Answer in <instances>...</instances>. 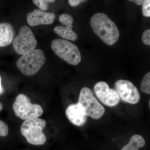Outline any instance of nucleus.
<instances>
[{"label":"nucleus","instance_id":"9d476101","mask_svg":"<svg viewBox=\"0 0 150 150\" xmlns=\"http://www.w3.org/2000/svg\"><path fill=\"white\" fill-rule=\"evenodd\" d=\"M56 16L53 12H46L40 9L34 10L27 16V22L31 26L50 25L54 22Z\"/></svg>","mask_w":150,"mask_h":150},{"label":"nucleus","instance_id":"f8f14e48","mask_svg":"<svg viewBox=\"0 0 150 150\" xmlns=\"http://www.w3.org/2000/svg\"><path fill=\"white\" fill-rule=\"evenodd\" d=\"M14 35V29L10 23H0V47L10 45L13 41Z\"/></svg>","mask_w":150,"mask_h":150},{"label":"nucleus","instance_id":"5701e85b","mask_svg":"<svg viewBox=\"0 0 150 150\" xmlns=\"http://www.w3.org/2000/svg\"><path fill=\"white\" fill-rule=\"evenodd\" d=\"M4 92V89L3 87L1 84V77L0 76V95L2 94Z\"/></svg>","mask_w":150,"mask_h":150},{"label":"nucleus","instance_id":"0eeeda50","mask_svg":"<svg viewBox=\"0 0 150 150\" xmlns=\"http://www.w3.org/2000/svg\"><path fill=\"white\" fill-rule=\"evenodd\" d=\"M36 38L29 27L23 25L21 28L18 35L15 38L13 47L17 54L22 55L28 51L34 50L37 46Z\"/></svg>","mask_w":150,"mask_h":150},{"label":"nucleus","instance_id":"6e6552de","mask_svg":"<svg viewBox=\"0 0 150 150\" xmlns=\"http://www.w3.org/2000/svg\"><path fill=\"white\" fill-rule=\"evenodd\" d=\"M115 87L120 99L124 102L136 104L139 101L141 98L139 92L130 81L119 80L115 82Z\"/></svg>","mask_w":150,"mask_h":150},{"label":"nucleus","instance_id":"ddd939ff","mask_svg":"<svg viewBox=\"0 0 150 150\" xmlns=\"http://www.w3.org/2000/svg\"><path fill=\"white\" fill-rule=\"evenodd\" d=\"M73 25L57 26L54 28V31L56 34L65 40L75 41L78 39V35L73 31Z\"/></svg>","mask_w":150,"mask_h":150},{"label":"nucleus","instance_id":"7ed1b4c3","mask_svg":"<svg viewBox=\"0 0 150 150\" xmlns=\"http://www.w3.org/2000/svg\"><path fill=\"white\" fill-rule=\"evenodd\" d=\"M46 125V121L41 118L25 120L22 124L21 132L29 144L34 145H43L47 140L43 131Z\"/></svg>","mask_w":150,"mask_h":150},{"label":"nucleus","instance_id":"393cba45","mask_svg":"<svg viewBox=\"0 0 150 150\" xmlns=\"http://www.w3.org/2000/svg\"><path fill=\"white\" fill-rule=\"evenodd\" d=\"M149 107H150V100L149 101Z\"/></svg>","mask_w":150,"mask_h":150},{"label":"nucleus","instance_id":"2eb2a0df","mask_svg":"<svg viewBox=\"0 0 150 150\" xmlns=\"http://www.w3.org/2000/svg\"><path fill=\"white\" fill-rule=\"evenodd\" d=\"M142 92L147 94H150V73H148L143 78L141 84Z\"/></svg>","mask_w":150,"mask_h":150},{"label":"nucleus","instance_id":"1a4fd4ad","mask_svg":"<svg viewBox=\"0 0 150 150\" xmlns=\"http://www.w3.org/2000/svg\"><path fill=\"white\" fill-rule=\"evenodd\" d=\"M94 91L98 99L108 107H114L120 102L118 93L115 90L110 88L105 82L100 81L96 84Z\"/></svg>","mask_w":150,"mask_h":150},{"label":"nucleus","instance_id":"f257e3e1","mask_svg":"<svg viewBox=\"0 0 150 150\" xmlns=\"http://www.w3.org/2000/svg\"><path fill=\"white\" fill-rule=\"evenodd\" d=\"M90 23L94 32L105 44L112 46L118 41L120 36L118 28L105 14H95L91 19Z\"/></svg>","mask_w":150,"mask_h":150},{"label":"nucleus","instance_id":"20e7f679","mask_svg":"<svg viewBox=\"0 0 150 150\" xmlns=\"http://www.w3.org/2000/svg\"><path fill=\"white\" fill-rule=\"evenodd\" d=\"M78 104L83 110L86 116L94 119H99L105 112L104 107L94 96L93 92L88 88L81 89Z\"/></svg>","mask_w":150,"mask_h":150},{"label":"nucleus","instance_id":"aec40b11","mask_svg":"<svg viewBox=\"0 0 150 150\" xmlns=\"http://www.w3.org/2000/svg\"><path fill=\"white\" fill-rule=\"evenodd\" d=\"M142 40L143 43L145 45H150V29L145 30L142 35Z\"/></svg>","mask_w":150,"mask_h":150},{"label":"nucleus","instance_id":"dca6fc26","mask_svg":"<svg viewBox=\"0 0 150 150\" xmlns=\"http://www.w3.org/2000/svg\"><path fill=\"white\" fill-rule=\"evenodd\" d=\"M33 4L40 9V10L46 11L48 8V4L55 2L54 0H33L32 1Z\"/></svg>","mask_w":150,"mask_h":150},{"label":"nucleus","instance_id":"412c9836","mask_svg":"<svg viewBox=\"0 0 150 150\" xmlns=\"http://www.w3.org/2000/svg\"><path fill=\"white\" fill-rule=\"evenodd\" d=\"M85 1L82 0H69L68 1L70 5L72 7H76L80 4L81 3L85 2Z\"/></svg>","mask_w":150,"mask_h":150},{"label":"nucleus","instance_id":"b1692460","mask_svg":"<svg viewBox=\"0 0 150 150\" xmlns=\"http://www.w3.org/2000/svg\"><path fill=\"white\" fill-rule=\"evenodd\" d=\"M3 109V105H2V104L1 103V102H0V112H1V111Z\"/></svg>","mask_w":150,"mask_h":150},{"label":"nucleus","instance_id":"39448f33","mask_svg":"<svg viewBox=\"0 0 150 150\" xmlns=\"http://www.w3.org/2000/svg\"><path fill=\"white\" fill-rule=\"evenodd\" d=\"M13 109L16 116L24 121L38 118L43 113L41 105L31 103L29 98L23 94L17 96Z\"/></svg>","mask_w":150,"mask_h":150},{"label":"nucleus","instance_id":"6ab92c4d","mask_svg":"<svg viewBox=\"0 0 150 150\" xmlns=\"http://www.w3.org/2000/svg\"><path fill=\"white\" fill-rule=\"evenodd\" d=\"M8 128L4 122L0 120V137H5L8 134Z\"/></svg>","mask_w":150,"mask_h":150},{"label":"nucleus","instance_id":"4468645a","mask_svg":"<svg viewBox=\"0 0 150 150\" xmlns=\"http://www.w3.org/2000/svg\"><path fill=\"white\" fill-rule=\"evenodd\" d=\"M146 142L142 136L136 134L132 136L127 144L122 148L121 150H139L140 148L143 147Z\"/></svg>","mask_w":150,"mask_h":150},{"label":"nucleus","instance_id":"f03ea898","mask_svg":"<svg viewBox=\"0 0 150 150\" xmlns=\"http://www.w3.org/2000/svg\"><path fill=\"white\" fill-rule=\"evenodd\" d=\"M46 61V56L43 51L35 49L22 55L18 60L16 66L23 74L32 76L39 71Z\"/></svg>","mask_w":150,"mask_h":150},{"label":"nucleus","instance_id":"423d86ee","mask_svg":"<svg viewBox=\"0 0 150 150\" xmlns=\"http://www.w3.org/2000/svg\"><path fill=\"white\" fill-rule=\"evenodd\" d=\"M51 47L57 56L70 64L76 66L81 61L79 48L68 40L64 39H55L51 42Z\"/></svg>","mask_w":150,"mask_h":150},{"label":"nucleus","instance_id":"9b49d317","mask_svg":"<svg viewBox=\"0 0 150 150\" xmlns=\"http://www.w3.org/2000/svg\"><path fill=\"white\" fill-rule=\"evenodd\" d=\"M66 114L70 122L75 126H83L86 122L87 116L78 103L69 105L66 109Z\"/></svg>","mask_w":150,"mask_h":150},{"label":"nucleus","instance_id":"a211bd4d","mask_svg":"<svg viewBox=\"0 0 150 150\" xmlns=\"http://www.w3.org/2000/svg\"><path fill=\"white\" fill-rule=\"evenodd\" d=\"M150 1L146 0L142 4V13L143 15L146 17L150 16Z\"/></svg>","mask_w":150,"mask_h":150},{"label":"nucleus","instance_id":"4be33fe9","mask_svg":"<svg viewBox=\"0 0 150 150\" xmlns=\"http://www.w3.org/2000/svg\"><path fill=\"white\" fill-rule=\"evenodd\" d=\"M129 1L135 3L136 4L139 6L142 5L144 1H143V0H131V1Z\"/></svg>","mask_w":150,"mask_h":150},{"label":"nucleus","instance_id":"f3484780","mask_svg":"<svg viewBox=\"0 0 150 150\" xmlns=\"http://www.w3.org/2000/svg\"><path fill=\"white\" fill-rule=\"evenodd\" d=\"M59 21L63 25H72L74 22V18L71 15L69 14L63 13L59 18Z\"/></svg>","mask_w":150,"mask_h":150}]
</instances>
